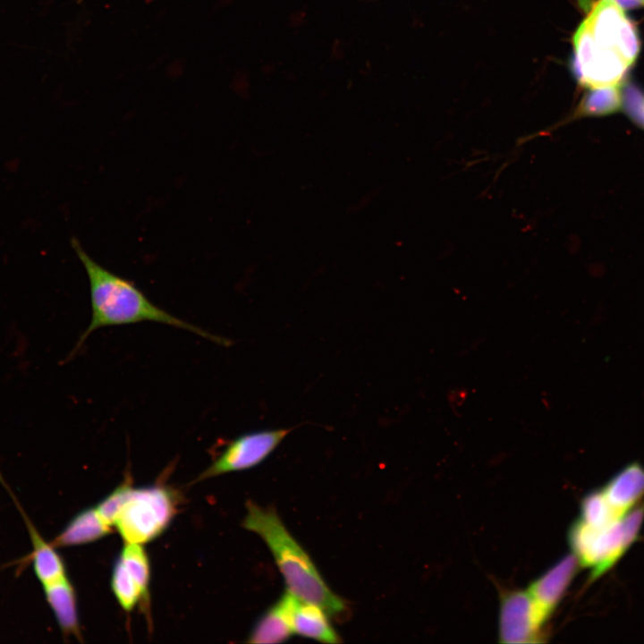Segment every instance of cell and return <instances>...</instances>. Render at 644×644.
<instances>
[{"mask_svg": "<svg viewBox=\"0 0 644 644\" xmlns=\"http://www.w3.org/2000/svg\"><path fill=\"white\" fill-rule=\"evenodd\" d=\"M572 42L573 73L585 87L621 82L640 50L634 23L612 0L593 4Z\"/></svg>", "mask_w": 644, "mask_h": 644, "instance_id": "obj_1", "label": "cell"}, {"mask_svg": "<svg viewBox=\"0 0 644 644\" xmlns=\"http://www.w3.org/2000/svg\"><path fill=\"white\" fill-rule=\"evenodd\" d=\"M71 245L88 275L91 319L69 359L78 352L97 329L141 322H155L181 328L222 346L231 344L229 340L177 318L154 304L132 282L111 272L93 259L76 238L71 239Z\"/></svg>", "mask_w": 644, "mask_h": 644, "instance_id": "obj_2", "label": "cell"}, {"mask_svg": "<svg viewBox=\"0 0 644 644\" xmlns=\"http://www.w3.org/2000/svg\"><path fill=\"white\" fill-rule=\"evenodd\" d=\"M242 527L257 534L269 548L283 575L287 591L295 597L315 604L329 615L346 610L345 602L331 590L314 562L289 532L275 510L252 501L246 503Z\"/></svg>", "mask_w": 644, "mask_h": 644, "instance_id": "obj_3", "label": "cell"}, {"mask_svg": "<svg viewBox=\"0 0 644 644\" xmlns=\"http://www.w3.org/2000/svg\"><path fill=\"white\" fill-rule=\"evenodd\" d=\"M644 520V503L616 523L596 529L580 519L570 530L569 539L580 565L591 569L596 580L613 567L636 540Z\"/></svg>", "mask_w": 644, "mask_h": 644, "instance_id": "obj_4", "label": "cell"}, {"mask_svg": "<svg viewBox=\"0 0 644 644\" xmlns=\"http://www.w3.org/2000/svg\"><path fill=\"white\" fill-rule=\"evenodd\" d=\"M178 500V494L168 487L132 488L114 526L125 543L145 544L167 528Z\"/></svg>", "mask_w": 644, "mask_h": 644, "instance_id": "obj_5", "label": "cell"}, {"mask_svg": "<svg viewBox=\"0 0 644 644\" xmlns=\"http://www.w3.org/2000/svg\"><path fill=\"white\" fill-rule=\"evenodd\" d=\"M290 428L255 430L230 440L197 481L251 469L264 462L292 431Z\"/></svg>", "mask_w": 644, "mask_h": 644, "instance_id": "obj_6", "label": "cell"}, {"mask_svg": "<svg viewBox=\"0 0 644 644\" xmlns=\"http://www.w3.org/2000/svg\"><path fill=\"white\" fill-rule=\"evenodd\" d=\"M545 623L528 591H510L503 596L499 616L501 642H538Z\"/></svg>", "mask_w": 644, "mask_h": 644, "instance_id": "obj_7", "label": "cell"}, {"mask_svg": "<svg viewBox=\"0 0 644 644\" xmlns=\"http://www.w3.org/2000/svg\"><path fill=\"white\" fill-rule=\"evenodd\" d=\"M579 560L574 554L568 555L531 583L528 592L535 606L547 622L572 582L578 567Z\"/></svg>", "mask_w": 644, "mask_h": 644, "instance_id": "obj_8", "label": "cell"}, {"mask_svg": "<svg viewBox=\"0 0 644 644\" xmlns=\"http://www.w3.org/2000/svg\"><path fill=\"white\" fill-rule=\"evenodd\" d=\"M289 615L293 633L323 643L342 642L329 622L328 614L318 606L291 594Z\"/></svg>", "mask_w": 644, "mask_h": 644, "instance_id": "obj_9", "label": "cell"}, {"mask_svg": "<svg viewBox=\"0 0 644 644\" xmlns=\"http://www.w3.org/2000/svg\"><path fill=\"white\" fill-rule=\"evenodd\" d=\"M601 491L614 508L627 514L644 496V466L637 462L626 465Z\"/></svg>", "mask_w": 644, "mask_h": 644, "instance_id": "obj_10", "label": "cell"}, {"mask_svg": "<svg viewBox=\"0 0 644 644\" xmlns=\"http://www.w3.org/2000/svg\"><path fill=\"white\" fill-rule=\"evenodd\" d=\"M42 586L46 600L63 633L80 640L76 593L67 575Z\"/></svg>", "mask_w": 644, "mask_h": 644, "instance_id": "obj_11", "label": "cell"}, {"mask_svg": "<svg viewBox=\"0 0 644 644\" xmlns=\"http://www.w3.org/2000/svg\"><path fill=\"white\" fill-rule=\"evenodd\" d=\"M291 594L286 590L281 597L269 607L253 626L247 642L249 643H281L293 634L289 609Z\"/></svg>", "mask_w": 644, "mask_h": 644, "instance_id": "obj_12", "label": "cell"}, {"mask_svg": "<svg viewBox=\"0 0 644 644\" xmlns=\"http://www.w3.org/2000/svg\"><path fill=\"white\" fill-rule=\"evenodd\" d=\"M112 531L96 508H88L76 514L51 541L56 547H74L96 541Z\"/></svg>", "mask_w": 644, "mask_h": 644, "instance_id": "obj_13", "label": "cell"}, {"mask_svg": "<svg viewBox=\"0 0 644 644\" xmlns=\"http://www.w3.org/2000/svg\"><path fill=\"white\" fill-rule=\"evenodd\" d=\"M621 84L587 89L586 93L566 121L570 122L582 117L606 116L621 111Z\"/></svg>", "mask_w": 644, "mask_h": 644, "instance_id": "obj_14", "label": "cell"}, {"mask_svg": "<svg viewBox=\"0 0 644 644\" xmlns=\"http://www.w3.org/2000/svg\"><path fill=\"white\" fill-rule=\"evenodd\" d=\"M625 515L611 505L601 489L588 494L580 504V520L596 529L611 526Z\"/></svg>", "mask_w": 644, "mask_h": 644, "instance_id": "obj_15", "label": "cell"}, {"mask_svg": "<svg viewBox=\"0 0 644 644\" xmlns=\"http://www.w3.org/2000/svg\"><path fill=\"white\" fill-rule=\"evenodd\" d=\"M111 588L116 600L127 612L131 611L139 602L148 603V597L119 558L114 565Z\"/></svg>", "mask_w": 644, "mask_h": 644, "instance_id": "obj_16", "label": "cell"}, {"mask_svg": "<svg viewBox=\"0 0 644 644\" xmlns=\"http://www.w3.org/2000/svg\"><path fill=\"white\" fill-rule=\"evenodd\" d=\"M30 559L34 573L42 585L67 575L64 562L51 542L45 541L32 547Z\"/></svg>", "mask_w": 644, "mask_h": 644, "instance_id": "obj_17", "label": "cell"}, {"mask_svg": "<svg viewBox=\"0 0 644 644\" xmlns=\"http://www.w3.org/2000/svg\"><path fill=\"white\" fill-rule=\"evenodd\" d=\"M118 558L133 575L145 595L148 597L150 564L142 545L124 543Z\"/></svg>", "mask_w": 644, "mask_h": 644, "instance_id": "obj_18", "label": "cell"}, {"mask_svg": "<svg viewBox=\"0 0 644 644\" xmlns=\"http://www.w3.org/2000/svg\"><path fill=\"white\" fill-rule=\"evenodd\" d=\"M622 111L639 129L644 131V90L631 81L622 82Z\"/></svg>", "mask_w": 644, "mask_h": 644, "instance_id": "obj_19", "label": "cell"}, {"mask_svg": "<svg viewBox=\"0 0 644 644\" xmlns=\"http://www.w3.org/2000/svg\"><path fill=\"white\" fill-rule=\"evenodd\" d=\"M132 488L131 479L128 477L97 504L96 509L106 523L110 526L114 525L115 520L126 503Z\"/></svg>", "mask_w": 644, "mask_h": 644, "instance_id": "obj_20", "label": "cell"}, {"mask_svg": "<svg viewBox=\"0 0 644 644\" xmlns=\"http://www.w3.org/2000/svg\"><path fill=\"white\" fill-rule=\"evenodd\" d=\"M623 10L636 9L644 6V0H612Z\"/></svg>", "mask_w": 644, "mask_h": 644, "instance_id": "obj_21", "label": "cell"}, {"mask_svg": "<svg viewBox=\"0 0 644 644\" xmlns=\"http://www.w3.org/2000/svg\"><path fill=\"white\" fill-rule=\"evenodd\" d=\"M80 1H81V0H80Z\"/></svg>", "mask_w": 644, "mask_h": 644, "instance_id": "obj_22", "label": "cell"}]
</instances>
